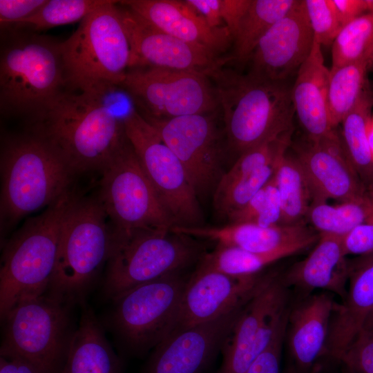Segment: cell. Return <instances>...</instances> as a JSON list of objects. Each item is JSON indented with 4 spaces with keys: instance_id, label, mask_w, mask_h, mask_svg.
<instances>
[{
    "instance_id": "cell-1",
    "label": "cell",
    "mask_w": 373,
    "mask_h": 373,
    "mask_svg": "<svg viewBox=\"0 0 373 373\" xmlns=\"http://www.w3.org/2000/svg\"><path fill=\"white\" fill-rule=\"evenodd\" d=\"M120 87L61 93L30 129L48 140L74 173L102 170L127 140L117 112Z\"/></svg>"
},
{
    "instance_id": "cell-35",
    "label": "cell",
    "mask_w": 373,
    "mask_h": 373,
    "mask_svg": "<svg viewBox=\"0 0 373 373\" xmlns=\"http://www.w3.org/2000/svg\"><path fill=\"white\" fill-rule=\"evenodd\" d=\"M108 0H47L32 15L3 28L40 31L58 26L82 21L89 13L105 4Z\"/></svg>"
},
{
    "instance_id": "cell-37",
    "label": "cell",
    "mask_w": 373,
    "mask_h": 373,
    "mask_svg": "<svg viewBox=\"0 0 373 373\" xmlns=\"http://www.w3.org/2000/svg\"><path fill=\"white\" fill-rule=\"evenodd\" d=\"M281 203L274 180L260 190L244 207L231 213L227 224L251 223L267 227L281 224Z\"/></svg>"
},
{
    "instance_id": "cell-2",
    "label": "cell",
    "mask_w": 373,
    "mask_h": 373,
    "mask_svg": "<svg viewBox=\"0 0 373 373\" xmlns=\"http://www.w3.org/2000/svg\"><path fill=\"white\" fill-rule=\"evenodd\" d=\"M208 77L222 113L227 153L236 156L292 131L291 87L220 66Z\"/></svg>"
},
{
    "instance_id": "cell-49",
    "label": "cell",
    "mask_w": 373,
    "mask_h": 373,
    "mask_svg": "<svg viewBox=\"0 0 373 373\" xmlns=\"http://www.w3.org/2000/svg\"><path fill=\"white\" fill-rule=\"evenodd\" d=\"M285 373H300L295 365H289Z\"/></svg>"
},
{
    "instance_id": "cell-32",
    "label": "cell",
    "mask_w": 373,
    "mask_h": 373,
    "mask_svg": "<svg viewBox=\"0 0 373 373\" xmlns=\"http://www.w3.org/2000/svg\"><path fill=\"white\" fill-rule=\"evenodd\" d=\"M371 60L365 59L329 69L327 111L333 128L336 129L360 99Z\"/></svg>"
},
{
    "instance_id": "cell-45",
    "label": "cell",
    "mask_w": 373,
    "mask_h": 373,
    "mask_svg": "<svg viewBox=\"0 0 373 373\" xmlns=\"http://www.w3.org/2000/svg\"><path fill=\"white\" fill-rule=\"evenodd\" d=\"M212 28L225 26L220 15V0H185Z\"/></svg>"
},
{
    "instance_id": "cell-38",
    "label": "cell",
    "mask_w": 373,
    "mask_h": 373,
    "mask_svg": "<svg viewBox=\"0 0 373 373\" xmlns=\"http://www.w3.org/2000/svg\"><path fill=\"white\" fill-rule=\"evenodd\" d=\"M314 41L332 46L342 28L332 0H304Z\"/></svg>"
},
{
    "instance_id": "cell-41",
    "label": "cell",
    "mask_w": 373,
    "mask_h": 373,
    "mask_svg": "<svg viewBox=\"0 0 373 373\" xmlns=\"http://www.w3.org/2000/svg\"><path fill=\"white\" fill-rule=\"evenodd\" d=\"M345 254L363 255L373 252V216L343 236Z\"/></svg>"
},
{
    "instance_id": "cell-10",
    "label": "cell",
    "mask_w": 373,
    "mask_h": 373,
    "mask_svg": "<svg viewBox=\"0 0 373 373\" xmlns=\"http://www.w3.org/2000/svg\"><path fill=\"white\" fill-rule=\"evenodd\" d=\"M72 308L46 292L19 301L1 320L0 353L20 356L42 373H60L76 327Z\"/></svg>"
},
{
    "instance_id": "cell-30",
    "label": "cell",
    "mask_w": 373,
    "mask_h": 373,
    "mask_svg": "<svg viewBox=\"0 0 373 373\" xmlns=\"http://www.w3.org/2000/svg\"><path fill=\"white\" fill-rule=\"evenodd\" d=\"M274 180L281 203V224L303 223L312 201L306 176L295 156L282 154L277 163Z\"/></svg>"
},
{
    "instance_id": "cell-20",
    "label": "cell",
    "mask_w": 373,
    "mask_h": 373,
    "mask_svg": "<svg viewBox=\"0 0 373 373\" xmlns=\"http://www.w3.org/2000/svg\"><path fill=\"white\" fill-rule=\"evenodd\" d=\"M295 157L309 183L312 200L332 199L342 203L362 196L367 190L338 133L332 137L308 140L296 147Z\"/></svg>"
},
{
    "instance_id": "cell-12",
    "label": "cell",
    "mask_w": 373,
    "mask_h": 373,
    "mask_svg": "<svg viewBox=\"0 0 373 373\" xmlns=\"http://www.w3.org/2000/svg\"><path fill=\"white\" fill-rule=\"evenodd\" d=\"M101 172L98 200L113 228L168 231L174 226L128 138Z\"/></svg>"
},
{
    "instance_id": "cell-22",
    "label": "cell",
    "mask_w": 373,
    "mask_h": 373,
    "mask_svg": "<svg viewBox=\"0 0 373 373\" xmlns=\"http://www.w3.org/2000/svg\"><path fill=\"white\" fill-rule=\"evenodd\" d=\"M119 3L161 30L217 55L232 41L226 26L211 27L185 0H127Z\"/></svg>"
},
{
    "instance_id": "cell-17",
    "label": "cell",
    "mask_w": 373,
    "mask_h": 373,
    "mask_svg": "<svg viewBox=\"0 0 373 373\" xmlns=\"http://www.w3.org/2000/svg\"><path fill=\"white\" fill-rule=\"evenodd\" d=\"M117 5L131 46L130 69L164 68L195 71L208 76L229 59L161 30L119 1Z\"/></svg>"
},
{
    "instance_id": "cell-26",
    "label": "cell",
    "mask_w": 373,
    "mask_h": 373,
    "mask_svg": "<svg viewBox=\"0 0 373 373\" xmlns=\"http://www.w3.org/2000/svg\"><path fill=\"white\" fill-rule=\"evenodd\" d=\"M335 305L330 293H321L308 296L289 312L288 345L300 373L308 372L323 356Z\"/></svg>"
},
{
    "instance_id": "cell-40",
    "label": "cell",
    "mask_w": 373,
    "mask_h": 373,
    "mask_svg": "<svg viewBox=\"0 0 373 373\" xmlns=\"http://www.w3.org/2000/svg\"><path fill=\"white\" fill-rule=\"evenodd\" d=\"M288 314L280 324L269 345L245 373H280L281 352L287 332Z\"/></svg>"
},
{
    "instance_id": "cell-25",
    "label": "cell",
    "mask_w": 373,
    "mask_h": 373,
    "mask_svg": "<svg viewBox=\"0 0 373 373\" xmlns=\"http://www.w3.org/2000/svg\"><path fill=\"white\" fill-rule=\"evenodd\" d=\"M343 236L319 233L314 249L296 263L282 278L287 286L309 293L323 289L345 298L350 265L346 260Z\"/></svg>"
},
{
    "instance_id": "cell-5",
    "label": "cell",
    "mask_w": 373,
    "mask_h": 373,
    "mask_svg": "<svg viewBox=\"0 0 373 373\" xmlns=\"http://www.w3.org/2000/svg\"><path fill=\"white\" fill-rule=\"evenodd\" d=\"M76 198L68 190L41 214L27 220L3 244L1 320L19 301L47 291L55 270L62 224Z\"/></svg>"
},
{
    "instance_id": "cell-4",
    "label": "cell",
    "mask_w": 373,
    "mask_h": 373,
    "mask_svg": "<svg viewBox=\"0 0 373 373\" xmlns=\"http://www.w3.org/2000/svg\"><path fill=\"white\" fill-rule=\"evenodd\" d=\"M0 169L1 237L21 218L70 190L75 174L54 146L30 128L3 140Z\"/></svg>"
},
{
    "instance_id": "cell-28",
    "label": "cell",
    "mask_w": 373,
    "mask_h": 373,
    "mask_svg": "<svg viewBox=\"0 0 373 373\" xmlns=\"http://www.w3.org/2000/svg\"><path fill=\"white\" fill-rule=\"evenodd\" d=\"M297 0H251L233 37V52L229 59L247 64L257 44L267 30L285 16Z\"/></svg>"
},
{
    "instance_id": "cell-29",
    "label": "cell",
    "mask_w": 373,
    "mask_h": 373,
    "mask_svg": "<svg viewBox=\"0 0 373 373\" xmlns=\"http://www.w3.org/2000/svg\"><path fill=\"white\" fill-rule=\"evenodd\" d=\"M373 95L365 86L357 104L345 117L340 137L345 151L367 189L373 184V160L368 142Z\"/></svg>"
},
{
    "instance_id": "cell-16",
    "label": "cell",
    "mask_w": 373,
    "mask_h": 373,
    "mask_svg": "<svg viewBox=\"0 0 373 373\" xmlns=\"http://www.w3.org/2000/svg\"><path fill=\"white\" fill-rule=\"evenodd\" d=\"M249 300L216 318L171 333L153 348L141 373H203Z\"/></svg>"
},
{
    "instance_id": "cell-18",
    "label": "cell",
    "mask_w": 373,
    "mask_h": 373,
    "mask_svg": "<svg viewBox=\"0 0 373 373\" xmlns=\"http://www.w3.org/2000/svg\"><path fill=\"white\" fill-rule=\"evenodd\" d=\"M314 42L304 1L294 6L264 35L248 64L247 73L261 79L287 82L309 55Z\"/></svg>"
},
{
    "instance_id": "cell-9",
    "label": "cell",
    "mask_w": 373,
    "mask_h": 373,
    "mask_svg": "<svg viewBox=\"0 0 373 373\" xmlns=\"http://www.w3.org/2000/svg\"><path fill=\"white\" fill-rule=\"evenodd\" d=\"M191 275L172 272L111 300L103 325L118 341L121 356L143 357L170 335Z\"/></svg>"
},
{
    "instance_id": "cell-44",
    "label": "cell",
    "mask_w": 373,
    "mask_h": 373,
    "mask_svg": "<svg viewBox=\"0 0 373 373\" xmlns=\"http://www.w3.org/2000/svg\"><path fill=\"white\" fill-rule=\"evenodd\" d=\"M250 3L251 0H220V15L232 39Z\"/></svg>"
},
{
    "instance_id": "cell-47",
    "label": "cell",
    "mask_w": 373,
    "mask_h": 373,
    "mask_svg": "<svg viewBox=\"0 0 373 373\" xmlns=\"http://www.w3.org/2000/svg\"><path fill=\"white\" fill-rule=\"evenodd\" d=\"M368 142L370 149L371 152L372 158L373 160V115L370 122L369 128H368Z\"/></svg>"
},
{
    "instance_id": "cell-19",
    "label": "cell",
    "mask_w": 373,
    "mask_h": 373,
    "mask_svg": "<svg viewBox=\"0 0 373 373\" xmlns=\"http://www.w3.org/2000/svg\"><path fill=\"white\" fill-rule=\"evenodd\" d=\"M267 275L259 273L249 276H234L197 267L192 272L183 293L171 333L216 318L248 301Z\"/></svg>"
},
{
    "instance_id": "cell-3",
    "label": "cell",
    "mask_w": 373,
    "mask_h": 373,
    "mask_svg": "<svg viewBox=\"0 0 373 373\" xmlns=\"http://www.w3.org/2000/svg\"><path fill=\"white\" fill-rule=\"evenodd\" d=\"M1 30V113L31 125L66 90L61 41L28 30Z\"/></svg>"
},
{
    "instance_id": "cell-31",
    "label": "cell",
    "mask_w": 373,
    "mask_h": 373,
    "mask_svg": "<svg viewBox=\"0 0 373 373\" xmlns=\"http://www.w3.org/2000/svg\"><path fill=\"white\" fill-rule=\"evenodd\" d=\"M373 216V184L361 197L336 205L312 200L306 218L319 233L344 236Z\"/></svg>"
},
{
    "instance_id": "cell-34",
    "label": "cell",
    "mask_w": 373,
    "mask_h": 373,
    "mask_svg": "<svg viewBox=\"0 0 373 373\" xmlns=\"http://www.w3.org/2000/svg\"><path fill=\"white\" fill-rule=\"evenodd\" d=\"M280 156L272 164L253 173L229 181H220L213 193L217 215L226 221L231 213L244 207L273 178Z\"/></svg>"
},
{
    "instance_id": "cell-14",
    "label": "cell",
    "mask_w": 373,
    "mask_h": 373,
    "mask_svg": "<svg viewBox=\"0 0 373 373\" xmlns=\"http://www.w3.org/2000/svg\"><path fill=\"white\" fill-rule=\"evenodd\" d=\"M214 113L169 119L142 115L181 162L199 200L213 193L225 173L224 132L218 128Z\"/></svg>"
},
{
    "instance_id": "cell-33",
    "label": "cell",
    "mask_w": 373,
    "mask_h": 373,
    "mask_svg": "<svg viewBox=\"0 0 373 373\" xmlns=\"http://www.w3.org/2000/svg\"><path fill=\"white\" fill-rule=\"evenodd\" d=\"M293 254L290 251L255 253L236 247L216 245L212 251L204 255L197 267L234 276H249L258 274L267 265Z\"/></svg>"
},
{
    "instance_id": "cell-50",
    "label": "cell",
    "mask_w": 373,
    "mask_h": 373,
    "mask_svg": "<svg viewBox=\"0 0 373 373\" xmlns=\"http://www.w3.org/2000/svg\"><path fill=\"white\" fill-rule=\"evenodd\" d=\"M347 373H352V372H351L350 370H347Z\"/></svg>"
},
{
    "instance_id": "cell-46",
    "label": "cell",
    "mask_w": 373,
    "mask_h": 373,
    "mask_svg": "<svg viewBox=\"0 0 373 373\" xmlns=\"http://www.w3.org/2000/svg\"><path fill=\"white\" fill-rule=\"evenodd\" d=\"M0 373H42L28 361L10 354L0 353Z\"/></svg>"
},
{
    "instance_id": "cell-7",
    "label": "cell",
    "mask_w": 373,
    "mask_h": 373,
    "mask_svg": "<svg viewBox=\"0 0 373 373\" xmlns=\"http://www.w3.org/2000/svg\"><path fill=\"white\" fill-rule=\"evenodd\" d=\"M113 229L97 199L77 197L64 218L46 293L71 307L86 298L106 264Z\"/></svg>"
},
{
    "instance_id": "cell-27",
    "label": "cell",
    "mask_w": 373,
    "mask_h": 373,
    "mask_svg": "<svg viewBox=\"0 0 373 373\" xmlns=\"http://www.w3.org/2000/svg\"><path fill=\"white\" fill-rule=\"evenodd\" d=\"M60 373H124V358L108 341L104 327L86 303Z\"/></svg>"
},
{
    "instance_id": "cell-24",
    "label": "cell",
    "mask_w": 373,
    "mask_h": 373,
    "mask_svg": "<svg viewBox=\"0 0 373 373\" xmlns=\"http://www.w3.org/2000/svg\"><path fill=\"white\" fill-rule=\"evenodd\" d=\"M291 97L294 111L307 139L319 140L337 134L327 111L329 69L324 64L321 46L314 41L311 52L298 69Z\"/></svg>"
},
{
    "instance_id": "cell-48",
    "label": "cell",
    "mask_w": 373,
    "mask_h": 373,
    "mask_svg": "<svg viewBox=\"0 0 373 373\" xmlns=\"http://www.w3.org/2000/svg\"><path fill=\"white\" fill-rule=\"evenodd\" d=\"M363 329L373 334V310L368 316Z\"/></svg>"
},
{
    "instance_id": "cell-23",
    "label": "cell",
    "mask_w": 373,
    "mask_h": 373,
    "mask_svg": "<svg viewBox=\"0 0 373 373\" xmlns=\"http://www.w3.org/2000/svg\"><path fill=\"white\" fill-rule=\"evenodd\" d=\"M349 281L345 298L335 305L323 353L338 361L373 309V256L354 268L350 266Z\"/></svg>"
},
{
    "instance_id": "cell-36",
    "label": "cell",
    "mask_w": 373,
    "mask_h": 373,
    "mask_svg": "<svg viewBox=\"0 0 373 373\" xmlns=\"http://www.w3.org/2000/svg\"><path fill=\"white\" fill-rule=\"evenodd\" d=\"M372 57L373 12H370L342 27L332 44V66H341Z\"/></svg>"
},
{
    "instance_id": "cell-13",
    "label": "cell",
    "mask_w": 373,
    "mask_h": 373,
    "mask_svg": "<svg viewBox=\"0 0 373 373\" xmlns=\"http://www.w3.org/2000/svg\"><path fill=\"white\" fill-rule=\"evenodd\" d=\"M138 112L157 119L213 113L218 108L214 86L205 74L164 68H134L119 86Z\"/></svg>"
},
{
    "instance_id": "cell-21",
    "label": "cell",
    "mask_w": 373,
    "mask_h": 373,
    "mask_svg": "<svg viewBox=\"0 0 373 373\" xmlns=\"http://www.w3.org/2000/svg\"><path fill=\"white\" fill-rule=\"evenodd\" d=\"M171 231L213 241L216 245L255 253L290 251L296 254L314 245L319 238V234L304 223L267 227L251 223H233L220 227H173Z\"/></svg>"
},
{
    "instance_id": "cell-51",
    "label": "cell",
    "mask_w": 373,
    "mask_h": 373,
    "mask_svg": "<svg viewBox=\"0 0 373 373\" xmlns=\"http://www.w3.org/2000/svg\"><path fill=\"white\" fill-rule=\"evenodd\" d=\"M373 310V309H372Z\"/></svg>"
},
{
    "instance_id": "cell-42",
    "label": "cell",
    "mask_w": 373,
    "mask_h": 373,
    "mask_svg": "<svg viewBox=\"0 0 373 373\" xmlns=\"http://www.w3.org/2000/svg\"><path fill=\"white\" fill-rule=\"evenodd\" d=\"M46 2L47 0H0L1 27L32 15Z\"/></svg>"
},
{
    "instance_id": "cell-39",
    "label": "cell",
    "mask_w": 373,
    "mask_h": 373,
    "mask_svg": "<svg viewBox=\"0 0 373 373\" xmlns=\"http://www.w3.org/2000/svg\"><path fill=\"white\" fill-rule=\"evenodd\" d=\"M338 361L352 373H373V334L363 329Z\"/></svg>"
},
{
    "instance_id": "cell-43",
    "label": "cell",
    "mask_w": 373,
    "mask_h": 373,
    "mask_svg": "<svg viewBox=\"0 0 373 373\" xmlns=\"http://www.w3.org/2000/svg\"><path fill=\"white\" fill-rule=\"evenodd\" d=\"M342 27L356 18L373 12V0H332Z\"/></svg>"
},
{
    "instance_id": "cell-15",
    "label": "cell",
    "mask_w": 373,
    "mask_h": 373,
    "mask_svg": "<svg viewBox=\"0 0 373 373\" xmlns=\"http://www.w3.org/2000/svg\"><path fill=\"white\" fill-rule=\"evenodd\" d=\"M286 305V285L268 274L225 341L218 373H245L269 345L282 321L278 311Z\"/></svg>"
},
{
    "instance_id": "cell-8",
    "label": "cell",
    "mask_w": 373,
    "mask_h": 373,
    "mask_svg": "<svg viewBox=\"0 0 373 373\" xmlns=\"http://www.w3.org/2000/svg\"><path fill=\"white\" fill-rule=\"evenodd\" d=\"M102 293L108 300L141 284L186 270L207 253L198 238L170 231L113 228Z\"/></svg>"
},
{
    "instance_id": "cell-6",
    "label": "cell",
    "mask_w": 373,
    "mask_h": 373,
    "mask_svg": "<svg viewBox=\"0 0 373 373\" xmlns=\"http://www.w3.org/2000/svg\"><path fill=\"white\" fill-rule=\"evenodd\" d=\"M118 1L108 0L61 41L66 90L100 91L120 86L130 69L131 46Z\"/></svg>"
},
{
    "instance_id": "cell-11",
    "label": "cell",
    "mask_w": 373,
    "mask_h": 373,
    "mask_svg": "<svg viewBox=\"0 0 373 373\" xmlns=\"http://www.w3.org/2000/svg\"><path fill=\"white\" fill-rule=\"evenodd\" d=\"M124 124L126 135L173 227L204 226L200 200L183 165L155 128L135 107L126 115Z\"/></svg>"
}]
</instances>
